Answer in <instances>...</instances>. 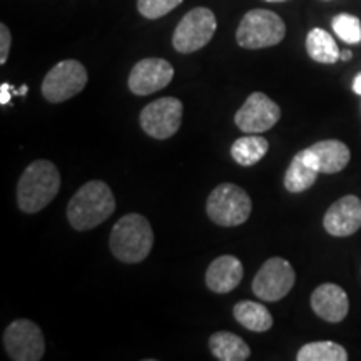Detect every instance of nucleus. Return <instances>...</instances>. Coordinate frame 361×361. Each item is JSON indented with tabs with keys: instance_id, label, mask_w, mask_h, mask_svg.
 Segmentation results:
<instances>
[{
	"instance_id": "nucleus-1",
	"label": "nucleus",
	"mask_w": 361,
	"mask_h": 361,
	"mask_svg": "<svg viewBox=\"0 0 361 361\" xmlns=\"http://www.w3.org/2000/svg\"><path fill=\"white\" fill-rule=\"evenodd\" d=\"M116 200L104 180H89L72 196L67 206V219L78 231L97 228L114 214Z\"/></svg>"
},
{
	"instance_id": "nucleus-2",
	"label": "nucleus",
	"mask_w": 361,
	"mask_h": 361,
	"mask_svg": "<svg viewBox=\"0 0 361 361\" xmlns=\"http://www.w3.org/2000/svg\"><path fill=\"white\" fill-rule=\"evenodd\" d=\"M61 189V174L51 161L39 159L27 166L17 183V204L20 211L34 214L51 204Z\"/></svg>"
},
{
	"instance_id": "nucleus-3",
	"label": "nucleus",
	"mask_w": 361,
	"mask_h": 361,
	"mask_svg": "<svg viewBox=\"0 0 361 361\" xmlns=\"http://www.w3.org/2000/svg\"><path fill=\"white\" fill-rule=\"evenodd\" d=\"M154 245L149 221L141 214H126L112 228L109 238L111 252L123 263H141L149 256Z\"/></svg>"
},
{
	"instance_id": "nucleus-4",
	"label": "nucleus",
	"mask_w": 361,
	"mask_h": 361,
	"mask_svg": "<svg viewBox=\"0 0 361 361\" xmlns=\"http://www.w3.org/2000/svg\"><path fill=\"white\" fill-rule=\"evenodd\" d=\"M286 35V25L278 13L255 8L239 22L236 40L243 49H266L278 45Z\"/></svg>"
},
{
	"instance_id": "nucleus-5",
	"label": "nucleus",
	"mask_w": 361,
	"mask_h": 361,
	"mask_svg": "<svg viewBox=\"0 0 361 361\" xmlns=\"http://www.w3.org/2000/svg\"><path fill=\"white\" fill-rule=\"evenodd\" d=\"M251 207L247 192L233 183L219 184L209 194L206 202V211L211 221L224 228L246 223L251 214Z\"/></svg>"
},
{
	"instance_id": "nucleus-6",
	"label": "nucleus",
	"mask_w": 361,
	"mask_h": 361,
	"mask_svg": "<svg viewBox=\"0 0 361 361\" xmlns=\"http://www.w3.org/2000/svg\"><path fill=\"white\" fill-rule=\"evenodd\" d=\"M216 16L207 7H196L180 19L173 34V45L180 54H192L211 42L216 32Z\"/></svg>"
},
{
	"instance_id": "nucleus-7",
	"label": "nucleus",
	"mask_w": 361,
	"mask_h": 361,
	"mask_svg": "<svg viewBox=\"0 0 361 361\" xmlns=\"http://www.w3.org/2000/svg\"><path fill=\"white\" fill-rule=\"evenodd\" d=\"M87 79V71L79 61L74 59L61 61L44 78L42 96L49 102H64L82 92Z\"/></svg>"
},
{
	"instance_id": "nucleus-8",
	"label": "nucleus",
	"mask_w": 361,
	"mask_h": 361,
	"mask_svg": "<svg viewBox=\"0 0 361 361\" xmlns=\"http://www.w3.org/2000/svg\"><path fill=\"white\" fill-rule=\"evenodd\" d=\"M4 348L13 361H39L45 353L44 335L30 319H16L4 331Z\"/></svg>"
},
{
	"instance_id": "nucleus-9",
	"label": "nucleus",
	"mask_w": 361,
	"mask_h": 361,
	"mask_svg": "<svg viewBox=\"0 0 361 361\" xmlns=\"http://www.w3.org/2000/svg\"><path fill=\"white\" fill-rule=\"evenodd\" d=\"M144 133L154 139H169L178 133L183 121V102L176 97H162L147 104L139 116Z\"/></svg>"
},
{
	"instance_id": "nucleus-10",
	"label": "nucleus",
	"mask_w": 361,
	"mask_h": 361,
	"mask_svg": "<svg viewBox=\"0 0 361 361\" xmlns=\"http://www.w3.org/2000/svg\"><path fill=\"white\" fill-rule=\"evenodd\" d=\"M296 274L293 266L283 258H271L261 266L252 279V293L261 301H279L293 290Z\"/></svg>"
},
{
	"instance_id": "nucleus-11",
	"label": "nucleus",
	"mask_w": 361,
	"mask_h": 361,
	"mask_svg": "<svg viewBox=\"0 0 361 361\" xmlns=\"http://www.w3.org/2000/svg\"><path fill=\"white\" fill-rule=\"evenodd\" d=\"M281 117V109L263 92H252L234 116V123L243 133L261 134L274 128Z\"/></svg>"
},
{
	"instance_id": "nucleus-12",
	"label": "nucleus",
	"mask_w": 361,
	"mask_h": 361,
	"mask_svg": "<svg viewBox=\"0 0 361 361\" xmlns=\"http://www.w3.org/2000/svg\"><path fill=\"white\" fill-rule=\"evenodd\" d=\"M174 78V69L168 61L149 57L139 61L129 74V89L135 96H149L168 87Z\"/></svg>"
},
{
	"instance_id": "nucleus-13",
	"label": "nucleus",
	"mask_w": 361,
	"mask_h": 361,
	"mask_svg": "<svg viewBox=\"0 0 361 361\" xmlns=\"http://www.w3.org/2000/svg\"><path fill=\"white\" fill-rule=\"evenodd\" d=\"M323 226L328 234L336 238H346L361 228V201L360 197L348 194L328 207L323 218Z\"/></svg>"
},
{
	"instance_id": "nucleus-14",
	"label": "nucleus",
	"mask_w": 361,
	"mask_h": 361,
	"mask_svg": "<svg viewBox=\"0 0 361 361\" xmlns=\"http://www.w3.org/2000/svg\"><path fill=\"white\" fill-rule=\"evenodd\" d=\"M303 157L311 168H314L322 174H336L348 166L351 152L346 144L336 139L319 141L305 149Z\"/></svg>"
},
{
	"instance_id": "nucleus-15",
	"label": "nucleus",
	"mask_w": 361,
	"mask_h": 361,
	"mask_svg": "<svg viewBox=\"0 0 361 361\" xmlns=\"http://www.w3.org/2000/svg\"><path fill=\"white\" fill-rule=\"evenodd\" d=\"M311 308L324 322L341 323L350 310L348 295L338 284H319L311 295Z\"/></svg>"
},
{
	"instance_id": "nucleus-16",
	"label": "nucleus",
	"mask_w": 361,
	"mask_h": 361,
	"mask_svg": "<svg viewBox=\"0 0 361 361\" xmlns=\"http://www.w3.org/2000/svg\"><path fill=\"white\" fill-rule=\"evenodd\" d=\"M243 274H245V269H243L241 261L238 258L229 255L219 256L207 268L206 284L211 291L224 295V293H231L234 288L239 286Z\"/></svg>"
},
{
	"instance_id": "nucleus-17",
	"label": "nucleus",
	"mask_w": 361,
	"mask_h": 361,
	"mask_svg": "<svg viewBox=\"0 0 361 361\" xmlns=\"http://www.w3.org/2000/svg\"><path fill=\"white\" fill-rule=\"evenodd\" d=\"M209 350L221 361H245L251 350L241 336L229 331H218L209 338Z\"/></svg>"
},
{
	"instance_id": "nucleus-18",
	"label": "nucleus",
	"mask_w": 361,
	"mask_h": 361,
	"mask_svg": "<svg viewBox=\"0 0 361 361\" xmlns=\"http://www.w3.org/2000/svg\"><path fill=\"white\" fill-rule=\"evenodd\" d=\"M306 52L319 64H335L336 61H340L341 54L333 35L318 27L311 29L306 35Z\"/></svg>"
},
{
	"instance_id": "nucleus-19",
	"label": "nucleus",
	"mask_w": 361,
	"mask_h": 361,
	"mask_svg": "<svg viewBox=\"0 0 361 361\" xmlns=\"http://www.w3.org/2000/svg\"><path fill=\"white\" fill-rule=\"evenodd\" d=\"M233 314L236 322L250 331L264 333L273 326V316L268 308L255 301H239L238 305H234Z\"/></svg>"
},
{
	"instance_id": "nucleus-20",
	"label": "nucleus",
	"mask_w": 361,
	"mask_h": 361,
	"mask_svg": "<svg viewBox=\"0 0 361 361\" xmlns=\"http://www.w3.org/2000/svg\"><path fill=\"white\" fill-rule=\"evenodd\" d=\"M269 149V142L266 141L263 135L258 134H247L245 137H239L234 141L231 146V156L239 166H250L258 164L263 159Z\"/></svg>"
},
{
	"instance_id": "nucleus-21",
	"label": "nucleus",
	"mask_w": 361,
	"mask_h": 361,
	"mask_svg": "<svg viewBox=\"0 0 361 361\" xmlns=\"http://www.w3.org/2000/svg\"><path fill=\"white\" fill-rule=\"evenodd\" d=\"M318 171L311 168L308 162L305 161L303 152H298L293 157V161L288 166L286 173H284V188L290 192H303L313 186L318 179Z\"/></svg>"
},
{
	"instance_id": "nucleus-22",
	"label": "nucleus",
	"mask_w": 361,
	"mask_h": 361,
	"mask_svg": "<svg viewBox=\"0 0 361 361\" xmlns=\"http://www.w3.org/2000/svg\"><path fill=\"white\" fill-rule=\"evenodd\" d=\"M298 361H346L348 353L335 341H313L301 346L296 355Z\"/></svg>"
},
{
	"instance_id": "nucleus-23",
	"label": "nucleus",
	"mask_w": 361,
	"mask_h": 361,
	"mask_svg": "<svg viewBox=\"0 0 361 361\" xmlns=\"http://www.w3.org/2000/svg\"><path fill=\"white\" fill-rule=\"evenodd\" d=\"M331 27L335 34L346 44L361 42V22L356 16L351 13H338L333 17Z\"/></svg>"
},
{
	"instance_id": "nucleus-24",
	"label": "nucleus",
	"mask_w": 361,
	"mask_h": 361,
	"mask_svg": "<svg viewBox=\"0 0 361 361\" xmlns=\"http://www.w3.org/2000/svg\"><path fill=\"white\" fill-rule=\"evenodd\" d=\"M183 4V0H137V11L146 19H161Z\"/></svg>"
},
{
	"instance_id": "nucleus-25",
	"label": "nucleus",
	"mask_w": 361,
	"mask_h": 361,
	"mask_svg": "<svg viewBox=\"0 0 361 361\" xmlns=\"http://www.w3.org/2000/svg\"><path fill=\"white\" fill-rule=\"evenodd\" d=\"M11 30L6 24H0V64H6L8 59V52H11Z\"/></svg>"
},
{
	"instance_id": "nucleus-26",
	"label": "nucleus",
	"mask_w": 361,
	"mask_h": 361,
	"mask_svg": "<svg viewBox=\"0 0 361 361\" xmlns=\"http://www.w3.org/2000/svg\"><path fill=\"white\" fill-rule=\"evenodd\" d=\"M11 90L12 87L8 84L0 85V104H2V106H6V104L11 102Z\"/></svg>"
},
{
	"instance_id": "nucleus-27",
	"label": "nucleus",
	"mask_w": 361,
	"mask_h": 361,
	"mask_svg": "<svg viewBox=\"0 0 361 361\" xmlns=\"http://www.w3.org/2000/svg\"><path fill=\"white\" fill-rule=\"evenodd\" d=\"M353 90L358 96H361V72L358 75H356L355 80H353Z\"/></svg>"
},
{
	"instance_id": "nucleus-28",
	"label": "nucleus",
	"mask_w": 361,
	"mask_h": 361,
	"mask_svg": "<svg viewBox=\"0 0 361 361\" xmlns=\"http://www.w3.org/2000/svg\"><path fill=\"white\" fill-rule=\"evenodd\" d=\"M351 57H353V54H351V51H343L340 54L341 61H351Z\"/></svg>"
},
{
	"instance_id": "nucleus-29",
	"label": "nucleus",
	"mask_w": 361,
	"mask_h": 361,
	"mask_svg": "<svg viewBox=\"0 0 361 361\" xmlns=\"http://www.w3.org/2000/svg\"><path fill=\"white\" fill-rule=\"evenodd\" d=\"M264 2H271V4H281V2H288V0H264Z\"/></svg>"
},
{
	"instance_id": "nucleus-30",
	"label": "nucleus",
	"mask_w": 361,
	"mask_h": 361,
	"mask_svg": "<svg viewBox=\"0 0 361 361\" xmlns=\"http://www.w3.org/2000/svg\"><path fill=\"white\" fill-rule=\"evenodd\" d=\"M19 94H20V96H25V94H27V85H24V87L19 90Z\"/></svg>"
}]
</instances>
